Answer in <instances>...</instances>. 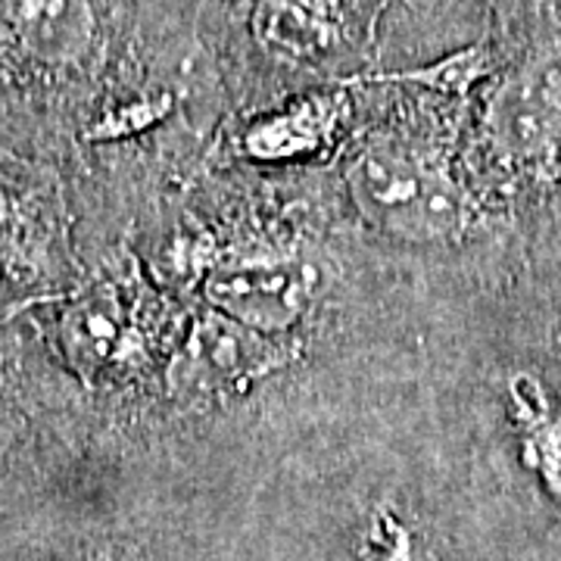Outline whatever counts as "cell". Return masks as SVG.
Returning <instances> with one entry per match:
<instances>
[{
	"instance_id": "6da1fadb",
	"label": "cell",
	"mask_w": 561,
	"mask_h": 561,
	"mask_svg": "<svg viewBox=\"0 0 561 561\" xmlns=\"http://www.w3.org/2000/svg\"><path fill=\"white\" fill-rule=\"evenodd\" d=\"M346 187L362 219L397 241H446L465 219L449 169L397 140L365 144L346 165Z\"/></svg>"
},
{
	"instance_id": "7a4b0ae2",
	"label": "cell",
	"mask_w": 561,
	"mask_h": 561,
	"mask_svg": "<svg viewBox=\"0 0 561 561\" xmlns=\"http://www.w3.org/2000/svg\"><path fill=\"white\" fill-rule=\"evenodd\" d=\"M316 290L319 268L302 260L247 262L206 280V300L221 319L262 334L294 328L312 309Z\"/></svg>"
},
{
	"instance_id": "3957f363",
	"label": "cell",
	"mask_w": 561,
	"mask_h": 561,
	"mask_svg": "<svg viewBox=\"0 0 561 561\" xmlns=\"http://www.w3.org/2000/svg\"><path fill=\"white\" fill-rule=\"evenodd\" d=\"M490 128L512 157H542L561 144V54H542L505 81Z\"/></svg>"
},
{
	"instance_id": "277c9868",
	"label": "cell",
	"mask_w": 561,
	"mask_h": 561,
	"mask_svg": "<svg viewBox=\"0 0 561 561\" xmlns=\"http://www.w3.org/2000/svg\"><path fill=\"white\" fill-rule=\"evenodd\" d=\"M0 16L20 47L41 62H79L94 41L91 0H0Z\"/></svg>"
},
{
	"instance_id": "5b68a950",
	"label": "cell",
	"mask_w": 561,
	"mask_h": 561,
	"mask_svg": "<svg viewBox=\"0 0 561 561\" xmlns=\"http://www.w3.org/2000/svg\"><path fill=\"white\" fill-rule=\"evenodd\" d=\"M508 405L522 437L524 465L537 474L546 493L561 505V415L546 387L530 375L508 381Z\"/></svg>"
},
{
	"instance_id": "8992f818",
	"label": "cell",
	"mask_w": 561,
	"mask_h": 561,
	"mask_svg": "<svg viewBox=\"0 0 561 561\" xmlns=\"http://www.w3.org/2000/svg\"><path fill=\"white\" fill-rule=\"evenodd\" d=\"M334 116V101H306L294 106L290 113H284L278 119H268L260 125L250 144L260 157H284V153H297V150H316V144L324 138L328 125Z\"/></svg>"
},
{
	"instance_id": "52a82bcc",
	"label": "cell",
	"mask_w": 561,
	"mask_h": 561,
	"mask_svg": "<svg viewBox=\"0 0 561 561\" xmlns=\"http://www.w3.org/2000/svg\"><path fill=\"white\" fill-rule=\"evenodd\" d=\"M486 69H490V54H486V47L474 44V47L456 50L431 66L402 69V72H390V76H368L365 81H409V84H421V88L440 91V94H465L474 81L486 76Z\"/></svg>"
},
{
	"instance_id": "ba28073f",
	"label": "cell",
	"mask_w": 561,
	"mask_h": 561,
	"mask_svg": "<svg viewBox=\"0 0 561 561\" xmlns=\"http://www.w3.org/2000/svg\"><path fill=\"white\" fill-rule=\"evenodd\" d=\"M359 561H437L431 549L419 540V534L393 515L390 508H378L359 540Z\"/></svg>"
},
{
	"instance_id": "9c48e42d",
	"label": "cell",
	"mask_w": 561,
	"mask_h": 561,
	"mask_svg": "<svg viewBox=\"0 0 561 561\" xmlns=\"http://www.w3.org/2000/svg\"><path fill=\"white\" fill-rule=\"evenodd\" d=\"M13 437H16V421H13V412L0 400V459L13 446Z\"/></svg>"
}]
</instances>
